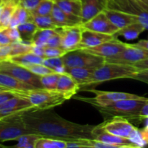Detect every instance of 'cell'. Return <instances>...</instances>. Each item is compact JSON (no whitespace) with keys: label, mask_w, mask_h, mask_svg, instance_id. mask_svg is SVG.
<instances>
[{"label":"cell","mask_w":148,"mask_h":148,"mask_svg":"<svg viewBox=\"0 0 148 148\" xmlns=\"http://www.w3.org/2000/svg\"><path fill=\"white\" fill-rule=\"evenodd\" d=\"M103 123L96 125L95 130V137L93 140L113 145L116 148H140L130 139L119 137L106 131L103 127Z\"/></svg>","instance_id":"obj_14"},{"label":"cell","mask_w":148,"mask_h":148,"mask_svg":"<svg viewBox=\"0 0 148 148\" xmlns=\"http://www.w3.org/2000/svg\"><path fill=\"white\" fill-rule=\"evenodd\" d=\"M0 72L7 74L28 85H31L39 89L43 87L40 81V76L36 75L27 68L17 64L10 60L0 61Z\"/></svg>","instance_id":"obj_7"},{"label":"cell","mask_w":148,"mask_h":148,"mask_svg":"<svg viewBox=\"0 0 148 148\" xmlns=\"http://www.w3.org/2000/svg\"><path fill=\"white\" fill-rule=\"evenodd\" d=\"M88 90L93 92L95 95V98H77V99L88 103L92 106L106 105V104L111 103L123 101V100L141 99L144 98L143 96H140V95L129 93V92L97 90L93 88H91Z\"/></svg>","instance_id":"obj_8"},{"label":"cell","mask_w":148,"mask_h":148,"mask_svg":"<svg viewBox=\"0 0 148 148\" xmlns=\"http://www.w3.org/2000/svg\"><path fill=\"white\" fill-rule=\"evenodd\" d=\"M29 21H33V14L29 10L20 4L12 16L9 27H17L20 25Z\"/></svg>","instance_id":"obj_26"},{"label":"cell","mask_w":148,"mask_h":148,"mask_svg":"<svg viewBox=\"0 0 148 148\" xmlns=\"http://www.w3.org/2000/svg\"><path fill=\"white\" fill-rule=\"evenodd\" d=\"M20 4V0H11L0 5V30L9 27L12 16Z\"/></svg>","instance_id":"obj_23"},{"label":"cell","mask_w":148,"mask_h":148,"mask_svg":"<svg viewBox=\"0 0 148 148\" xmlns=\"http://www.w3.org/2000/svg\"><path fill=\"white\" fill-rule=\"evenodd\" d=\"M148 59V50L143 48L137 47L132 44L116 56L105 59L107 63H120L132 64Z\"/></svg>","instance_id":"obj_10"},{"label":"cell","mask_w":148,"mask_h":148,"mask_svg":"<svg viewBox=\"0 0 148 148\" xmlns=\"http://www.w3.org/2000/svg\"><path fill=\"white\" fill-rule=\"evenodd\" d=\"M67 52L61 47H44V57L46 58H56L62 57Z\"/></svg>","instance_id":"obj_40"},{"label":"cell","mask_w":148,"mask_h":148,"mask_svg":"<svg viewBox=\"0 0 148 148\" xmlns=\"http://www.w3.org/2000/svg\"><path fill=\"white\" fill-rule=\"evenodd\" d=\"M40 1L41 0H20V5L31 12L38 5Z\"/></svg>","instance_id":"obj_43"},{"label":"cell","mask_w":148,"mask_h":148,"mask_svg":"<svg viewBox=\"0 0 148 148\" xmlns=\"http://www.w3.org/2000/svg\"><path fill=\"white\" fill-rule=\"evenodd\" d=\"M32 51L35 53L36 54L38 55V56H41V57H44V47L42 46H33V49Z\"/></svg>","instance_id":"obj_49"},{"label":"cell","mask_w":148,"mask_h":148,"mask_svg":"<svg viewBox=\"0 0 148 148\" xmlns=\"http://www.w3.org/2000/svg\"><path fill=\"white\" fill-rule=\"evenodd\" d=\"M8 60L23 66H27L34 64H43L44 58L36 54L33 51H30L18 56H12Z\"/></svg>","instance_id":"obj_25"},{"label":"cell","mask_w":148,"mask_h":148,"mask_svg":"<svg viewBox=\"0 0 148 148\" xmlns=\"http://www.w3.org/2000/svg\"><path fill=\"white\" fill-rule=\"evenodd\" d=\"M55 4L56 2L53 0H41L38 5L30 12L33 15H51Z\"/></svg>","instance_id":"obj_33"},{"label":"cell","mask_w":148,"mask_h":148,"mask_svg":"<svg viewBox=\"0 0 148 148\" xmlns=\"http://www.w3.org/2000/svg\"><path fill=\"white\" fill-rule=\"evenodd\" d=\"M133 79L145 82L148 85V69H143L139 71Z\"/></svg>","instance_id":"obj_47"},{"label":"cell","mask_w":148,"mask_h":148,"mask_svg":"<svg viewBox=\"0 0 148 148\" xmlns=\"http://www.w3.org/2000/svg\"><path fill=\"white\" fill-rule=\"evenodd\" d=\"M60 74L61 73L55 72V73L40 77V81H41L43 88L47 90H56Z\"/></svg>","instance_id":"obj_35"},{"label":"cell","mask_w":148,"mask_h":148,"mask_svg":"<svg viewBox=\"0 0 148 148\" xmlns=\"http://www.w3.org/2000/svg\"><path fill=\"white\" fill-rule=\"evenodd\" d=\"M132 45L134 46H137V47L143 48V49L148 50V40H140L137 43H132Z\"/></svg>","instance_id":"obj_51"},{"label":"cell","mask_w":148,"mask_h":148,"mask_svg":"<svg viewBox=\"0 0 148 148\" xmlns=\"http://www.w3.org/2000/svg\"><path fill=\"white\" fill-rule=\"evenodd\" d=\"M103 123V127L106 131L125 138H131L137 130L131 121L123 117H114Z\"/></svg>","instance_id":"obj_13"},{"label":"cell","mask_w":148,"mask_h":148,"mask_svg":"<svg viewBox=\"0 0 148 148\" xmlns=\"http://www.w3.org/2000/svg\"><path fill=\"white\" fill-rule=\"evenodd\" d=\"M148 102V98L141 99H128L116 101L106 105L93 106L103 116L105 121L114 117H123L136 124L142 122L140 113Z\"/></svg>","instance_id":"obj_2"},{"label":"cell","mask_w":148,"mask_h":148,"mask_svg":"<svg viewBox=\"0 0 148 148\" xmlns=\"http://www.w3.org/2000/svg\"><path fill=\"white\" fill-rule=\"evenodd\" d=\"M81 26L85 29L113 36L119 30L113 24L104 11L100 12L88 21L81 24Z\"/></svg>","instance_id":"obj_15"},{"label":"cell","mask_w":148,"mask_h":148,"mask_svg":"<svg viewBox=\"0 0 148 148\" xmlns=\"http://www.w3.org/2000/svg\"><path fill=\"white\" fill-rule=\"evenodd\" d=\"M134 65L120 63L106 62L99 67L96 68L90 80L82 89L85 90L88 87L97 86L102 82L118 79H134L139 72ZM81 89V90H82Z\"/></svg>","instance_id":"obj_3"},{"label":"cell","mask_w":148,"mask_h":148,"mask_svg":"<svg viewBox=\"0 0 148 148\" xmlns=\"http://www.w3.org/2000/svg\"><path fill=\"white\" fill-rule=\"evenodd\" d=\"M19 95H17L14 92L5 89V88H0V104L4 103L8 101L9 100Z\"/></svg>","instance_id":"obj_41"},{"label":"cell","mask_w":148,"mask_h":148,"mask_svg":"<svg viewBox=\"0 0 148 148\" xmlns=\"http://www.w3.org/2000/svg\"><path fill=\"white\" fill-rule=\"evenodd\" d=\"M0 88H5L14 92L19 96H23L26 98H27V94L29 91L39 89L33 85L22 82L20 79L11 75L1 72H0Z\"/></svg>","instance_id":"obj_16"},{"label":"cell","mask_w":148,"mask_h":148,"mask_svg":"<svg viewBox=\"0 0 148 148\" xmlns=\"http://www.w3.org/2000/svg\"><path fill=\"white\" fill-rule=\"evenodd\" d=\"M53 1H60V0H53Z\"/></svg>","instance_id":"obj_55"},{"label":"cell","mask_w":148,"mask_h":148,"mask_svg":"<svg viewBox=\"0 0 148 148\" xmlns=\"http://www.w3.org/2000/svg\"><path fill=\"white\" fill-rule=\"evenodd\" d=\"M82 27L81 25L63 26L56 28V31L62 37V48L66 52L77 50L82 38Z\"/></svg>","instance_id":"obj_11"},{"label":"cell","mask_w":148,"mask_h":148,"mask_svg":"<svg viewBox=\"0 0 148 148\" xmlns=\"http://www.w3.org/2000/svg\"><path fill=\"white\" fill-rule=\"evenodd\" d=\"M27 97L37 110L51 109L62 105L67 98L59 91L43 88L30 90Z\"/></svg>","instance_id":"obj_5"},{"label":"cell","mask_w":148,"mask_h":148,"mask_svg":"<svg viewBox=\"0 0 148 148\" xmlns=\"http://www.w3.org/2000/svg\"><path fill=\"white\" fill-rule=\"evenodd\" d=\"M11 1V0H0V5L5 4V3L8 2V1Z\"/></svg>","instance_id":"obj_53"},{"label":"cell","mask_w":148,"mask_h":148,"mask_svg":"<svg viewBox=\"0 0 148 148\" xmlns=\"http://www.w3.org/2000/svg\"><path fill=\"white\" fill-rule=\"evenodd\" d=\"M27 127L43 137L72 141L95 137L96 126L72 122L58 115L52 108L33 110L22 115Z\"/></svg>","instance_id":"obj_1"},{"label":"cell","mask_w":148,"mask_h":148,"mask_svg":"<svg viewBox=\"0 0 148 148\" xmlns=\"http://www.w3.org/2000/svg\"><path fill=\"white\" fill-rule=\"evenodd\" d=\"M24 67L27 68L32 72L40 77L56 72L53 69H51L43 64H30L27 66H24Z\"/></svg>","instance_id":"obj_38"},{"label":"cell","mask_w":148,"mask_h":148,"mask_svg":"<svg viewBox=\"0 0 148 148\" xmlns=\"http://www.w3.org/2000/svg\"><path fill=\"white\" fill-rule=\"evenodd\" d=\"M109 8L123 10L134 14L130 0H109Z\"/></svg>","instance_id":"obj_39"},{"label":"cell","mask_w":148,"mask_h":148,"mask_svg":"<svg viewBox=\"0 0 148 148\" xmlns=\"http://www.w3.org/2000/svg\"><path fill=\"white\" fill-rule=\"evenodd\" d=\"M7 31V34L10 37V38L13 40L14 42L16 41H21V38H20V33H19L17 27H7L5 29Z\"/></svg>","instance_id":"obj_45"},{"label":"cell","mask_w":148,"mask_h":148,"mask_svg":"<svg viewBox=\"0 0 148 148\" xmlns=\"http://www.w3.org/2000/svg\"><path fill=\"white\" fill-rule=\"evenodd\" d=\"M104 12L113 24L119 29H121L132 23L139 21L137 14L123 10L108 8Z\"/></svg>","instance_id":"obj_18"},{"label":"cell","mask_w":148,"mask_h":148,"mask_svg":"<svg viewBox=\"0 0 148 148\" xmlns=\"http://www.w3.org/2000/svg\"><path fill=\"white\" fill-rule=\"evenodd\" d=\"M140 118L142 121L148 118V102L141 109V111L140 113Z\"/></svg>","instance_id":"obj_48"},{"label":"cell","mask_w":148,"mask_h":148,"mask_svg":"<svg viewBox=\"0 0 148 148\" xmlns=\"http://www.w3.org/2000/svg\"><path fill=\"white\" fill-rule=\"evenodd\" d=\"M134 14H137L139 22L148 30V6L139 2L137 0H130Z\"/></svg>","instance_id":"obj_30"},{"label":"cell","mask_w":148,"mask_h":148,"mask_svg":"<svg viewBox=\"0 0 148 148\" xmlns=\"http://www.w3.org/2000/svg\"><path fill=\"white\" fill-rule=\"evenodd\" d=\"M32 49H33V45L27 44V43H24L23 41L14 42V43H12V49L9 59L12 57V56H18V55L32 51Z\"/></svg>","instance_id":"obj_36"},{"label":"cell","mask_w":148,"mask_h":148,"mask_svg":"<svg viewBox=\"0 0 148 148\" xmlns=\"http://www.w3.org/2000/svg\"><path fill=\"white\" fill-rule=\"evenodd\" d=\"M46 46L48 47H61L62 48V37L56 31V33L51 36Z\"/></svg>","instance_id":"obj_42"},{"label":"cell","mask_w":148,"mask_h":148,"mask_svg":"<svg viewBox=\"0 0 148 148\" xmlns=\"http://www.w3.org/2000/svg\"><path fill=\"white\" fill-rule=\"evenodd\" d=\"M43 64L53 69L58 73H63L65 72V66L62 57L46 58L43 61Z\"/></svg>","instance_id":"obj_37"},{"label":"cell","mask_w":148,"mask_h":148,"mask_svg":"<svg viewBox=\"0 0 148 148\" xmlns=\"http://www.w3.org/2000/svg\"><path fill=\"white\" fill-rule=\"evenodd\" d=\"M137 1H138L139 2L142 3V4H145V5L148 6V0H137Z\"/></svg>","instance_id":"obj_52"},{"label":"cell","mask_w":148,"mask_h":148,"mask_svg":"<svg viewBox=\"0 0 148 148\" xmlns=\"http://www.w3.org/2000/svg\"><path fill=\"white\" fill-rule=\"evenodd\" d=\"M12 49V43L6 46H0V61L7 60L10 57Z\"/></svg>","instance_id":"obj_44"},{"label":"cell","mask_w":148,"mask_h":148,"mask_svg":"<svg viewBox=\"0 0 148 148\" xmlns=\"http://www.w3.org/2000/svg\"><path fill=\"white\" fill-rule=\"evenodd\" d=\"M56 90L69 100L76 95L80 86L69 74L64 72L60 74Z\"/></svg>","instance_id":"obj_20"},{"label":"cell","mask_w":148,"mask_h":148,"mask_svg":"<svg viewBox=\"0 0 148 148\" xmlns=\"http://www.w3.org/2000/svg\"><path fill=\"white\" fill-rule=\"evenodd\" d=\"M145 30V27L143 26V25L138 21L132 23L123 28L119 29L114 35V38L123 36L127 40H134V39L137 38Z\"/></svg>","instance_id":"obj_24"},{"label":"cell","mask_w":148,"mask_h":148,"mask_svg":"<svg viewBox=\"0 0 148 148\" xmlns=\"http://www.w3.org/2000/svg\"><path fill=\"white\" fill-rule=\"evenodd\" d=\"M83 28V27H82ZM114 38L113 35L98 33L93 30L83 28L82 38L77 49H84L94 47Z\"/></svg>","instance_id":"obj_17"},{"label":"cell","mask_w":148,"mask_h":148,"mask_svg":"<svg viewBox=\"0 0 148 148\" xmlns=\"http://www.w3.org/2000/svg\"><path fill=\"white\" fill-rule=\"evenodd\" d=\"M37 108L26 97L17 96L0 104V119L16 115H23L25 113Z\"/></svg>","instance_id":"obj_9"},{"label":"cell","mask_w":148,"mask_h":148,"mask_svg":"<svg viewBox=\"0 0 148 148\" xmlns=\"http://www.w3.org/2000/svg\"><path fill=\"white\" fill-rule=\"evenodd\" d=\"M147 119V124H146L145 127H144V128L146 130H147V131H148V118Z\"/></svg>","instance_id":"obj_54"},{"label":"cell","mask_w":148,"mask_h":148,"mask_svg":"<svg viewBox=\"0 0 148 148\" xmlns=\"http://www.w3.org/2000/svg\"><path fill=\"white\" fill-rule=\"evenodd\" d=\"M51 15L59 27L63 26L78 25L82 23V17L64 12L56 4H55Z\"/></svg>","instance_id":"obj_21"},{"label":"cell","mask_w":148,"mask_h":148,"mask_svg":"<svg viewBox=\"0 0 148 148\" xmlns=\"http://www.w3.org/2000/svg\"><path fill=\"white\" fill-rule=\"evenodd\" d=\"M36 148H66V141L51 137H41L38 140Z\"/></svg>","instance_id":"obj_32"},{"label":"cell","mask_w":148,"mask_h":148,"mask_svg":"<svg viewBox=\"0 0 148 148\" xmlns=\"http://www.w3.org/2000/svg\"><path fill=\"white\" fill-rule=\"evenodd\" d=\"M38 28V27L33 21H29L20 25L17 27V30L20 33L21 41L27 44L33 45L32 40Z\"/></svg>","instance_id":"obj_28"},{"label":"cell","mask_w":148,"mask_h":148,"mask_svg":"<svg viewBox=\"0 0 148 148\" xmlns=\"http://www.w3.org/2000/svg\"><path fill=\"white\" fill-rule=\"evenodd\" d=\"M62 59L65 68H98L106 63L105 58L88 53L81 49L67 52Z\"/></svg>","instance_id":"obj_6"},{"label":"cell","mask_w":148,"mask_h":148,"mask_svg":"<svg viewBox=\"0 0 148 148\" xmlns=\"http://www.w3.org/2000/svg\"><path fill=\"white\" fill-rule=\"evenodd\" d=\"M82 23L109 8V0H82Z\"/></svg>","instance_id":"obj_19"},{"label":"cell","mask_w":148,"mask_h":148,"mask_svg":"<svg viewBox=\"0 0 148 148\" xmlns=\"http://www.w3.org/2000/svg\"><path fill=\"white\" fill-rule=\"evenodd\" d=\"M56 33V30L51 29L38 28L32 40L33 46L45 47L49 39Z\"/></svg>","instance_id":"obj_29"},{"label":"cell","mask_w":148,"mask_h":148,"mask_svg":"<svg viewBox=\"0 0 148 148\" xmlns=\"http://www.w3.org/2000/svg\"><path fill=\"white\" fill-rule=\"evenodd\" d=\"M130 43H124L119 40L117 38H114L112 40H108L98 46L87 48V49H81V50L106 59V58L116 56L122 52L128 47Z\"/></svg>","instance_id":"obj_12"},{"label":"cell","mask_w":148,"mask_h":148,"mask_svg":"<svg viewBox=\"0 0 148 148\" xmlns=\"http://www.w3.org/2000/svg\"><path fill=\"white\" fill-rule=\"evenodd\" d=\"M134 66L139 69V70H143V69H148V59L145 60L141 61L137 63L134 64Z\"/></svg>","instance_id":"obj_50"},{"label":"cell","mask_w":148,"mask_h":148,"mask_svg":"<svg viewBox=\"0 0 148 148\" xmlns=\"http://www.w3.org/2000/svg\"><path fill=\"white\" fill-rule=\"evenodd\" d=\"M55 2L64 12L82 17V0H60V1H56Z\"/></svg>","instance_id":"obj_27"},{"label":"cell","mask_w":148,"mask_h":148,"mask_svg":"<svg viewBox=\"0 0 148 148\" xmlns=\"http://www.w3.org/2000/svg\"><path fill=\"white\" fill-rule=\"evenodd\" d=\"M43 136L40 135L36 133H32V134H25L20 137L17 141V144L15 145L12 146L11 147L16 148H36V143L38 140Z\"/></svg>","instance_id":"obj_31"},{"label":"cell","mask_w":148,"mask_h":148,"mask_svg":"<svg viewBox=\"0 0 148 148\" xmlns=\"http://www.w3.org/2000/svg\"><path fill=\"white\" fill-rule=\"evenodd\" d=\"M95 69L96 68L95 67L65 68V72L69 74L75 79L80 86V89H82L88 85Z\"/></svg>","instance_id":"obj_22"},{"label":"cell","mask_w":148,"mask_h":148,"mask_svg":"<svg viewBox=\"0 0 148 148\" xmlns=\"http://www.w3.org/2000/svg\"><path fill=\"white\" fill-rule=\"evenodd\" d=\"M34 132L29 128L22 115L12 116L0 119V141L1 143L17 140L25 134Z\"/></svg>","instance_id":"obj_4"},{"label":"cell","mask_w":148,"mask_h":148,"mask_svg":"<svg viewBox=\"0 0 148 148\" xmlns=\"http://www.w3.org/2000/svg\"><path fill=\"white\" fill-rule=\"evenodd\" d=\"M33 21L36 23L37 27L40 29L56 30V28L59 27L57 24L53 21L51 15H33Z\"/></svg>","instance_id":"obj_34"},{"label":"cell","mask_w":148,"mask_h":148,"mask_svg":"<svg viewBox=\"0 0 148 148\" xmlns=\"http://www.w3.org/2000/svg\"><path fill=\"white\" fill-rule=\"evenodd\" d=\"M12 43H14V41L10 38L5 29L0 30V46H6Z\"/></svg>","instance_id":"obj_46"}]
</instances>
